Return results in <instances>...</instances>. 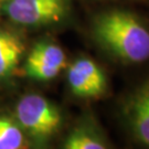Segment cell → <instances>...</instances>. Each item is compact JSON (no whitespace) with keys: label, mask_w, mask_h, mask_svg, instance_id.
Wrapping results in <instances>:
<instances>
[{"label":"cell","mask_w":149,"mask_h":149,"mask_svg":"<svg viewBox=\"0 0 149 149\" xmlns=\"http://www.w3.org/2000/svg\"><path fill=\"white\" fill-rule=\"evenodd\" d=\"M93 33L103 48L126 62L141 63L149 59V29L127 11L98 16Z\"/></svg>","instance_id":"6da1fadb"},{"label":"cell","mask_w":149,"mask_h":149,"mask_svg":"<svg viewBox=\"0 0 149 149\" xmlns=\"http://www.w3.org/2000/svg\"><path fill=\"white\" fill-rule=\"evenodd\" d=\"M19 125L33 138L48 139L59 130L62 117L55 107L40 95L23 96L16 108Z\"/></svg>","instance_id":"7a4b0ae2"},{"label":"cell","mask_w":149,"mask_h":149,"mask_svg":"<svg viewBox=\"0 0 149 149\" xmlns=\"http://www.w3.org/2000/svg\"><path fill=\"white\" fill-rule=\"evenodd\" d=\"M69 11V0H6L5 12L13 22L28 27L58 23Z\"/></svg>","instance_id":"3957f363"},{"label":"cell","mask_w":149,"mask_h":149,"mask_svg":"<svg viewBox=\"0 0 149 149\" xmlns=\"http://www.w3.org/2000/svg\"><path fill=\"white\" fill-rule=\"evenodd\" d=\"M65 53L59 45L40 42L28 55L24 70L29 77L38 81H50L65 69Z\"/></svg>","instance_id":"277c9868"},{"label":"cell","mask_w":149,"mask_h":149,"mask_svg":"<svg viewBox=\"0 0 149 149\" xmlns=\"http://www.w3.org/2000/svg\"><path fill=\"white\" fill-rule=\"evenodd\" d=\"M71 90L79 97L95 98L104 94L106 79L100 66L90 59H80L71 64L68 72Z\"/></svg>","instance_id":"5b68a950"},{"label":"cell","mask_w":149,"mask_h":149,"mask_svg":"<svg viewBox=\"0 0 149 149\" xmlns=\"http://www.w3.org/2000/svg\"><path fill=\"white\" fill-rule=\"evenodd\" d=\"M125 113L135 137L149 147V80L129 97Z\"/></svg>","instance_id":"8992f818"},{"label":"cell","mask_w":149,"mask_h":149,"mask_svg":"<svg viewBox=\"0 0 149 149\" xmlns=\"http://www.w3.org/2000/svg\"><path fill=\"white\" fill-rule=\"evenodd\" d=\"M24 44L20 37L9 31L0 30V79L10 75L20 62Z\"/></svg>","instance_id":"52a82bcc"},{"label":"cell","mask_w":149,"mask_h":149,"mask_svg":"<svg viewBox=\"0 0 149 149\" xmlns=\"http://www.w3.org/2000/svg\"><path fill=\"white\" fill-rule=\"evenodd\" d=\"M107 146L93 129L85 126L74 128L64 141L66 149H105Z\"/></svg>","instance_id":"ba28073f"},{"label":"cell","mask_w":149,"mask_h":149,"mask_svg":"<svg viewBox=\"0 0 149 149\" xmlns=\"http://www.w3.org/2000/svg\"><path fill=\"white\" fill-rule=\"evenodd\" d=\"M24 145V135L19 125L9 118L0 117V149H20Z\"/></svg>","instance_id":"9c48e42d"},{"label":"cell","mask_w":149,"mask_h":149,"mask_svg":"<svg viewBox=\"0 0 149 149\" xmlns=\"http://www.w3.org/2000/svg\"><path fill=\"white\" fill-rule=\"evenodd\" d=\"M1 2H2V0H0V3H1Z\"/></svg>","instance_id":"30bf717a"}]
</instances>
